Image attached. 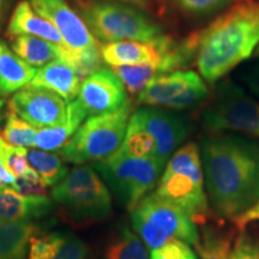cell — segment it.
<instances>
[{
    "instance_id": "6da1fadb",
    "label": "cell",
    "mask_w": 259,
    "mask_h": 259,
    "mask_svg": "<svg viewBox=\"0 0 259 259\" xmlns=\"http://www.w3.org/2000/svg\"><path fill=\"white\" fill-rule=\"evenodd\" d=\"M200 157L210 210L236 221L259 202V143L238 134L203 139Z\"/></svg>"
},
{
    "instance_id": "7a4b0ae2",
    "label": "cell",
    "mask_w": 259,
    "mask_h": 259,
    "mask_svg": "<svg viewBox=\"0 0 259 259\" xmlns=\"http://www.w3.org/2000/svg\"><path fill=\"white\" fill-rule=\"evenodd\" d=\"M204 80L215 83L250 59L259 45V2L235 0L200 31L185 38Z\"/></svg>"
},
{
    "instance_id": "3957f363",
    "label": "cell",
    "mask_w": 259,
    "mask_h": 259,
    "mask_svg": "<svg viewBox=\"0 0 259 259\" xmlns=\"http://www.w3.org/2000/svg\"><path fill=\"white\" fill-rule=\"evenodd\" d=\"M155 193L176 204L196 225L206 222L211 210L198 145L191 142L171 155L158 179Z\"/></svg>"
},
{
    "instance_id": "277c9868",
    "label": "cell",
    "mask_w": 259,
    "mask_h": 259,
    "mask_svg": "<svg viewBox=\"0 0 259 259\" xmlns=\"http://www.w3.org/2000/svg\"><path fill=\"white\" fill-rule=\"evenodd\" d=\"M79 12L100 41L149 42L161 37L162 27L134 5L111 0H83Z\"/></svg>"
},
{
    "instance_id": "5b68a950",
    "label": "cell",
    "mask_w": 259,
    "mask_h": 259,
    "mask_svg": "<svg viewBox=\"0 0 259 259\" xmlns=\"http://www.w3.org/2000/svg\"><path fill=\"white\" fill-rule=\"evenodd\" d=\"M132 225L139 238L150 251L157 250L170 241L198 244L197 225L176 204L149 193L132 210Z\"/></svg>"
},
{
    "instance_id": "8992f818",
    "label": "cell",
    "mask_w": 259,
    "mask_h": 259,
    "mask_svg": "<svg viewBox=\"0 0 259 259\" xmlns=\"http://www.w3.org/2000/svg\"><path fill=\"white\" fill-rule=\"evenodd\" d=\"M54 202L74 223L105 220L112 213V196L100 174L90 166L73 168L52 191Z\"/></svg>"
},
{
    "instance_id": "52a82bcc",
    "label": "cell",
    "mask_w": 259,
    "mask_h": 259,
    "mask_svg": "<svg viewBox=\"0 0 259 259\" xmlns=\"http://www.w3.org/2000/svg\"><path fill=\"white\" fill-rule=\"evenodd\" d=\"M131 105L109 114L90 116L58 155L67 162L82 164L106 160L120 149L127 130Z\"/></svg>"
},
{
    "instance_id": "ba28073f",
    "label": "cell",
    "mask_w": 259,
    "mask_h": 259,
    "mask_svg": "<svg viewBox=\"0 0 259 259\" xmlns=\"http://www.w3.org/2000/svg\"><path fill=\"white\" fill-rule=\"evenodd\" d=\"M163 168L155 158L130 156L120 149L94 164V169L108 184L128 211H132L157 185Z\"/></svg>"
},
{
    "instance_id": "9c48e42d",
    "label": "cell",
    "mask_w": 259,
    "mask_h": 259,
    "mask_svg": "<svg viewBox=\"0 0 259 259\" xmlns=\"http://www.w3.org/2000/svg\"><path fill=\"white\" fill-rule=\"evenodd\" d=\"M212 134H245L259 139V102L238 84L225 80L203 112Z\"/></svg>"
},
{
    "instance_id": "30bf717a",
    "label": "cell",
    "mask_w": 259,
    "mask_h": 259,
    "mask_svg": "<svg viewBox=\"0 0 259 259\" xmlns=\"http://www.w3.org/2000/svg\"><path fill=\"white\" fill-rule=\"evenodd\" d=\"M208 95V87L198 73L177 70L151 79L138 94V102L149 107L184 111L199 105Z\"/></svg>"
},
{
    "instance_id": "8fae6325",
    "label": "cell",
    "mask_w": 259,
    "mask_h": 259,
    "mask_svg": "<svg viewBox=\"0 0 259 259\" xmlns=\"http://www.w3.org/2000/svg\"><path fill=\"white\" fill-rule=\"evenodd\" d=\"M151 136L156 145V160L166 166L190 132V122L177 113L158 107H144L130 116Z\"/></svg>"
},
{
    "instance_id": "7c38bea8",
    "label": "cell",
    "mask_w": 259,
    "mask_h": 259,
    "mask_svg": "<svg viewBox=\"0 0 259 259\" xmlns=\"http://www.w3.org/2000/svg\"><path fill=\"white\" fill-rule=\"evenodd\" d=\"M10 111L35 128L63 125L67 118L66 101L47 89L27 88L19 90L10 100Z\"/></svg>"
},
{
    "instance_id": "4fadbf2b",
    "label": "cell",
    "mask_w": 259,
    "mask_h": 259,
    "mask_svg": "<svg viewBox=\"0 0 259 259\" xmlns=\"http://www.w3.org/2000/svg\"><path fill=\"white\" fill-rule=\"evenodd\" d=\"M77 101L87 116L118 112L130 103L124 83L111 69H100L84 78Z\"/></svg>"
},
{
    "instance_id": "5bb4252c",
    "label": "cell",
    "mask_w": 259,
    "mask_h": 259,
    "mask_svg": "<svg viewBox=\"0 0 259 259\" xmlns=\"http://www.w3.org/2000/svg\"><path fill=\"white\" fill-rule=\"evenodd\" d=\"M38 15L50 21L74 53L100 50L84 19L64 0H29Z\"/></svg>"
},
{
    "instance_id": "9a60e30c",
    "label": "cell",
    "mask_w": 259,
    "mask_h": 259,
    "mask_svg": "<svg viewBox=\"0 0 259 259\" xmlns=\"http://www.w3.org/2000/svg\"><path fill=\"white\" fill-rule=\"evenodd\" d=\"M178 42L167 35L154 41H116L107 42L100 47L102 60L114 67L156 63L163 59Z\"/></svg>"
},
{
    "instance_id": "2e32d148",
    "label": "cell",
    "mask_w": 259,
    "mask_h": 259,
    "mask_svg": "<svg viewBox=\"0 0 259 259\" xmlns=\"http://www.w3.org/2000/svg\"><path fill=\"white\" fill-rule=\"evenodd\" d=\"M80 82L82 80L72 65L63 59H56L36 71L30 87L51 90L66 102H71L78 96Z\"/></svg>"
},
{
    "instance_id": "e0dca14e",
    "label": "cell",
    "mask_w": 259,
    "mask_h": 259,
    "mask_svg": "<svg viewBox=\"0 0 259 259\" xmlns=\"http://www.w3.org/2000/svg\"><path fill=\"white\" fill-rule=\"evenodd\" d=\"M8 36L30 35L50 41L61 50H69L57 28L32 9L29 2H21L16 6L8 27Z\"/></svg>"
},
{
    "instance_id": "ac0fdd59",
    "label": "cell",
    "mask_w": 259,
    "mask_h": 259,
    "mask_svg": "<svg viewBox=\"0 0 259 259\" xmlns=\"http://www.w3.org/2000/svg\"><path fill=\"white\" fill-rule=\"evenodd\" d=\"M52 209L53 203L48 197L23 196L14 189L0 187V223L40 219Z\"/></svg>"
},
{
    "instance_id": "d6986e66",
    "label": "cell",
    "mask_w": 259,
    "mask_h": 259,
    "mask_svg": "<svg viewBox=\"0 0 259 259\" xmlns=\"http://www.w3.org/2000/svg\"><path fill=\"white\" fill-rule=\"evenodd\" d=\"M36 71L0 40V95H11L23 89L30 84Z\"/></svg>"
},
{
    "instance_id": "ffe728a7",
    "label": "cell",
    "mask_w": 259,
    "mask_h": 259,
    "mask_svg": "<svg viewBox=\"0 0 259 259\" xmlns=\"http://www.w3.org/2000/svg\"><path fill=\"white\" fill-rule=\"evenodd\" d=\"M85 118V112L83 111L77 100L67 102L66 121L60 126L41 128L40 131H37L35 136L34 147L46 151L59 150L72 138Z\"/></svg>"
},
{
    "instance_id": "44dd1931",
    "label": "cell",
    "mask_w": 259,
    "mask_h": 259,
    "mask_svg": "<svg viewBox=\"0 0 259 259\" xmlns=\"http://www.w3.org/2000/svg\"><path fill=\"white\" fill-rule=\"evenodd\" d=\"M11 48L17 56L32 67H44L56 59H63L64 51L44 38L30 35H17L11 37Z\"/></svg>"
},
{
    "instance_id": "7402d4cb",
    "label": "cell",
    "mask_w": 259,
    "mask_h": 259,
    "mask_svg": "<svg viewBox=\"0 0 259 259\" xmlns=\"http://www.w3.org/2000/svg\"><path fill=\"white\" fill-rule=\"evenodd\" d=\"M34 233L29 221L0 223V259H23Z\"/></svg>"
},
{
    "instance_id": "603a6c76",
    "label": "cell",
    "mask_w": 259,
    "mask_h": 259,
    "mask_svg": "<svg viewBox=\"0 0 259 259\" xmlns=\"http://www.w3.org/2000/svg\"><path fill=\"white\" fill-rule=\"evenodd\" d=\"M232 238L231 231L213 226L204 227L196 245L199 259H232Z\"/></svg>"
},
{
    "instance_id": "cb8c5ba5",
    "label": "cell",
    "mask_w": 259,
    "mask_h": 259,
    "mask_svg": "<svg viewBox=\"0 0 259 259\" xmlns=\"http://www.w3.org/2000/svg\"><path fill=\"white\" fill-rule=\"evenodd\" d=\"M28 163L42 178L48 186H56L65 179L69 170L58 154H51L41 149H32L27 154Z\"/></svg>"
},
{
    "instance_id": "d4e9b609",
    "label": "cell",
    "mask_w": 259,
    "mask_h": 259,
    "mask_svg": "<svg viewBox=\"0 0 259 259\" xmlns=\"http://www.w3.org/2000/svg\"><path fill=\"white\" fill-rule=\"evenodd\" d=\"M106 259H149L148 247L136 233L127 227L120 229L107 246Z\"/></svg>"
},
{
    "instance_id": "484cf974",
    "label": "cell",
    "mask_w": 259,
    "mask_h": 259,
    "mask_svg": "<svg viewBox=\"0 0 259 259\" xmlns=\"http://www.w3.org/2000/svg\"><path fill=\"white\" fill-rule=\"evenodd\" d=\"M36 128L19 118L17 114L10 112L3 128V139L14 147L27 148L34 147Z\"/></svg>"
},
{
    "instance_id": "4316f807",
    "label": "cell",
    "mask_w": 259,
    "mask_h": 259,
    "mask_svg": "<svg viewBox=\"0 0 259 259\" xmlns=\"http://www.w3.org/2000/svg\"><path fill=\"white\" fill-rule=\"evenodd\" d=\"M66 233H51V234L30 239L28 259H53L63 247L66 240Z\"/></svg>"
},
{
    "instance_id": "83f0119b",
    "label": "cell",
    "mask_w": 259,
    "mask_h": 259,
    "mask_svg": "<svg viewBox=\"0 0 259 259\" xmlns=\"http://www.w3.org/2000/svg\"><path fill=\"white\" fill-rule=\"evenodd\" d=\"M12 187L23 196L47 197L48 194V185L31 167L23 176L16 178Z\"/></svg>"
},
{
    "instance_id": "f1b7e54d",
    "label": "cell",
    "mask_w": 259,
    "mask_h": 259,
    "mask_svg": "<svg viewBox=\"0 0 259 259\" xmlns=\"http://www.w3.org/2000/svg\"><path fill=\"white\" fill-rule=\"evenodd\" d=\"M179 8L191 16H210L231 5L233 0H176Z\"/></svg>"
},
{
    "instance_id": "f546056e",
    "label": "cell",
    "mask_w": 259,
    "mask_h": 259,
    "mask_svg": "<svg viewBox=\"0 0 259 259\" xmlns=\"http://www.w3.org/2000/svg\"><path fill=\"white\" fill-rule=\"evenodd\" d=\"M232 259H259L258 239L245 229H240V234L236 236L232 247Z\"/></svg>"
},
{
    "instance_id": "4dcf8cb0",
    "label": "cell",
    "mask_w": 259,
    "mask_h": 259,
    "mask_svg": "<svg viewBox=\"0 0 259 259\" xmlns=\"http://www.w3.org/2000/svg\"><path fill=\"white\" fill-rule=\"evenodd\" d=\"M149 259H199L191 246L183 241H170L151 251Z\"/></svg>"
},
{
    "instance_id": "1f68e13d",
    "label": "cell",
    "mask_w": 259,
    "mask_h": 259,
    "mask_svg": "<svg viewBox=\"0 0 259 259\" xmlns=\"http://www.w3.org/2000/svg\"><path fill=\"white\" fill-rule=\"evenodd\" d=\"M87 254H88L87 245L77 236L67 234L63 247L53 259H85Z\"/></svg>"
},
{
    "instance_id": "d6a6232c",
    "label": "cell",
    "mask_w": 259,
    "mask_h": 259,
    "mask_svg": "<svg viewBox=\"0 0 259 259\" xmlns=\"http://www.w3.org/2000/svg\"><path fill=\"white\" fill-rule=\"evenodd\" d=\"M242 79L247 88L251 90V93L255 96V99L259 100V64H255L248 70H246Z\"/></svg>"
},
{
    "instance_id": "836d02e7",
    "label": "cell",
    "mask_w": 259,
    "mask_h": 259,
    "mask_svg": "<svg viewBox=\"0 0 259 259\" xmlns=\"http://www.w3.org/2000/svg\"><path fill=\"white\" fill-rule=\"evenodd\" d=\"M253 221H259V202L255 204L253 208H251L247 212H245L241 218H239L236 221H234V225L240 231V229L246 228V226L248 223Z\"/></svg>"
},
{
    "instance_id": "e575fe53",
    "label": "cell",
    "mask_w": 259,
    "mask_h": 259,
    "mask_svg": "<svg viewBox=\"0 0 259 259\" xmlns=\"http://www.w3.org/2000/svg\"><path fill=\"white\" fill-rule=\"evenodd\" d=\"M9 2L10 0H0V28H2V24L4 22L6 14H8Z\"/></svg>"
},
{
    "instance_id": "d590c367",
    "label": "cell",
    "mask_w": 259,
    "mask_h": 259,
    "mask_svg": "<svg viewBox=\"0 0 259 259\" xmlns=\"http://www.w3.org/2000/svg\"><path fill=\"white\" fill-rule=\"evenodd\" d=\"M121 2L127 3V4H130V5L138 6V8H141V9L148 8L149 4H150V0H121Z\"/></svg>"
},
{
    "instance_id": "8d00e7d4",
    "label": "cell",
    "mask_w": 259,
    "mask_h": 259,
    "mask_svg": "<svg viewBox=\"0 0 259 259\" xmlns=\"http://www.w3.org/2000/svg\"><path fill=\"white\" fill-rule=\"evenodd\" d=\"M254 56H255V57H259V45H258L257 50H255V51H254Z\"/></svg>"
}]
</instances>
